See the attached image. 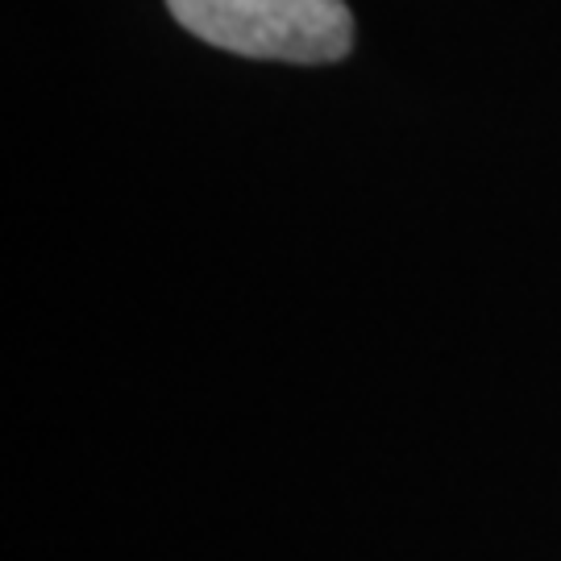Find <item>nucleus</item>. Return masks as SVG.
I'll return each instance as SVG.
<instances>
[{
	"instance_id": "obj_1",
	"label": "nucleus",
	"mask_w": 561,
	"mask_h": 561,
	"mask_svg": "<svg viewBox=\"0 0 561 561\" xmlns=\"http://www.w3.org/2000/svg\"><path fill=\"white\" fill-rule=\"evenodd\" d=\"M171 18L201 42L271 62H337L354 50L345 0H167Z\"/></svg>"
}]
</instances>
